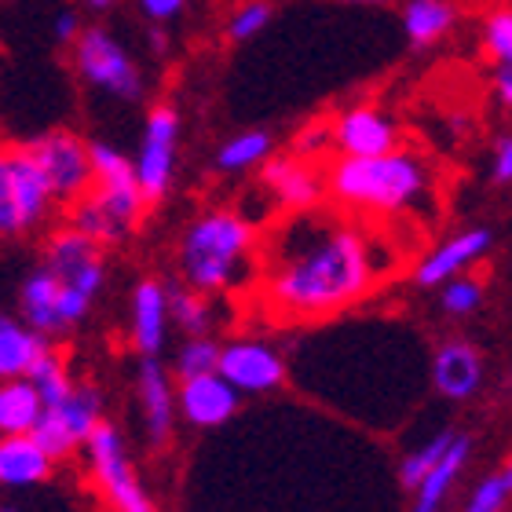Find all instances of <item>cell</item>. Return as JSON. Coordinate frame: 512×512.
<instances>
[{"instance_id":"cell-36","label":"cell","mask_w":512,"mask_h":512,"mask_svg":"<svg viewBox=\"0 0 512 512\" xmlns=\"http://www.w3.org/2000/svg\"><path fill=\"white\" fill-rule=\"evenodd\" d=\"M81 30H85V26H81V15H77L74 8L55 11V19H52V37H55V44H74L77 33H81Z\"/></svg>"},{"instance_id":"cell-20","label":"cell","mask_w":512,"mask_h":512,"mask_svg":"<svg viewBox=\"0 0 512 512\" xmlns=\"http://www.w3.org/2000/svg\"><path fill=\"white\" fill-rule=\"evenodd\" d=\"M19 319L26 322V326H33L41 337H48V341L70 333L63 322V304H59V282H55L44 267H37V271H30V275L22 278Z\"/></svg>"},{"instance_id":"cell-4","label":"cell","mask_w":512,"mask_h":512,"mask_svg":"<svg viewBox=\"0 0 512 512\" xmlns=\"http://www.w3.org/2000/svg\"><path fill=\"white\" fill-rule=\"evenodd\" d=\"M428 187V165L410 150H388L377 158H337L326 176L333 202L363 213H410L425 202Z\"/></svg>"},{"instance_id":"cell-5","label":"cell","mask_w":512,"mask_h":512,"mask_svg":"<svg viewBox=\"0 0 512 512\" xmlns=\"http://www.w3.org/2000/svg\"><path fill=\"white\" fill-rule=\"evenodd\" d=\"M44 271L59 282V304H63L66 330H74L88 319L96 297L107 286V253L99 242L85 238L74 227H55L44 242Z\"/></svg>"},{"instance_id":"cell-43","label":"cell","mask_w":512,"mask_h":512,"mask_svg":"<svg viewBox=\"0 0 512 512\" xmlns=\"http://www.w3.org/2000/svg\"><path fill=\"white\" fill-rule=\"evenodd\" d=\"M0 512H19L15 505H0Z\"/></svg>"},{"instance_id":"cell-30","label":"cell","mask_w":512,"mask_h":512,"mask_svg":"<svg viewBox=\"0 0 512 512\" xmlns=\"http://www.w3.org/2000/svg\"><path fill=\"white\" fill-rule=\"evenodd\" d=\"M216 359H220V341L213 337H187L176 352V377L191 381V377L216 374Z\"/></svg>"},{"instance_id":"cell-28","label":"cell","mask_w":512,"mask_h":512,"mask_svg":"<svg viewBox=\"0 0 512 512\" xmlns=\"http://www.w3.org/2000/svg\"><path fill=\"white\" fill-rule=\"evenodd\" d=\"M169 322H176L187 337H209L213 304L205 293H194V289H169Z\"/></svg>"},{"instance_id":"cell-24","label":"cell","mask_w":512,"mask_h":512,"mask_svg":"<svg viewBox=\"0 0 512 512\" xmlns=\"http://www.w3.org/2000/svg\"><path fill=\"white\" fill-rule=\"evenodd\" d=\"M41 395L30 384V377H11L0 381V439L30 436L41 417Z\"/></svg>"},{"instance_id":"cell-29","label":"cell","mask_w":512,"mask_h":512,"mask_svg":"<svg viewBox=\"0 0 512 512\" xmlns=\"http://www.w3.org/2000/svg\"><path fill=\"white\" fill-rule=\"evenodd\" d=\"M454 436H458L454 428H443V432H436V436L428 439L425 447H417L414 454H406L403 465H399V483H403V491H417V483L432 472V465L443 458V450L450 447V439Z\"/></svg>"},{"instance_id":"cell-23","label":"cell","mask_w":512,"mask_h":512,"mask_svg":"<svg viewBox=\"0 0 512 512\" xmlns=\"http://www.w3.org/2000/svg\"><path fill=\"white\" fill-rule=\"evenodd\" d=\"M469 454H472V439L469 436L450 439V447L443 450V458L432 465V472H428L425 480L417 483L414 512H439V509H443V502L450 498V491H454L458 476L465 472V461H469Z\"/></svg>"},{"instance_id":"cell-41","label":"cell","mask_w":512,"mask_h":512,"mask_svg":"<svg viewBox=\"0 0 512 512\" xmlns=\"http://www.w3.org/2000/svg\"><path fill=\"white\" fill-rule=\"evenodd\" d=\"M341 4H388V0H341Z\"/></svg>"},{"instance_id":"cell-19","label":"cell","mask_w":512,"mask_h":512,"mask_svg":"<svg viewBox=\"0 0 512 512\" xmlns=\"http://www.w3.org/2000/svg\"><path fill=\"white\" fill-rule=\"evenodd\" d=\"M483 384V359L480 352L472 348V341L465 337H450V341L439 344L436 359H432V388H436L443 399H472Z\"/></svg>"},{"instance_id":"cell-42","label":"cell","mask_w":512,"mask_h":512,"mask_svg":"<svg viewBox=\"0 0 512 512\" xmlns=\"http://www.w3.org/2000/svg\"><path fill=\"white\" fill-rule=\"evenodd\" d=\"M502 476H505V483H509V487H512V461L502 469Z\"/></svg>"},{"instance_id":"cell-31","label":"cell","mask_w":512,"mask_h":512,"mask_svg":"<svg viewBox=\"0 0 512 512\" xmlns=\"http://www.w3.org/2000/svg\"><path fill=\"white\" fill-rule=\"evenodd\" d=\"M439 304H443V311H447V315H454V319H465V315H472V311L483 304L480 278L458 275V278H450V282H443V297H439Z\"/></svg>"},{"instance_id":"cell-37","label":"cell","mask_w":512,"mask_h":512,"mask_svg":"<svg viewBox=\"0 0 512 512\" xmlns=\"http://www.w3.org/2000/svg\"><path fill=\"white\" fill-rule=\"evenodd\" d=\"M494 183H512V136H505L494 150Z\"/></svg>"},{"instance_id":"cell-3","label":"cell","mask_w":512,"mask_h":512,"mask_svg":"<svg viewBox=\"0 0 512 512\" xmlns=\"http://www.w3.org/2000/svg\"><path fill=\"white\" fill-rule=\"evenodd\" d=\"M88 154H92V187L77 202L66 205V227L81 231L103 249L121 246L139 227L150 205L139 191L132 161L118 147L96 139L88 143Z\"/></svg>"},{"instance_id":"cell-27","label":"cell","mask_w":512,"mask_h":512,"mask_svg":"<svg viewBox=\"0 0 512 512\" xmlns=\"http://www.w3.org/2000/svg\"><path fill=\"white\" fill-rule=\"evenodd\" d=\"M30 384L37 388V395H41V406L44 410H52V406L66 403L70 399V392H74V377H70V366H66V359L55 348H48V352L33 363L30 374Z\"/></svg>"},{"instance_id":"cell-18","label":"cell","mask_w":512,"mask_h":512,"mask_svg":"<svg viewBox=\"0 0 512 512\" xmlns=\"http://www.w3.org/2000/svg\"><path fill=\"white\" fill-rule=\"evenodd\" d=\"M491 231H483V227H469V231H461V235L447 238L443 246H436L432 253L417 264L414 271V282L421 289H432V286H443L450 278L465 275L472 264H480L487 249H491Z\"/></svg>"},{"instance_id":"cell-1","label":"cell","mask_w":512,"mask_h":512,"mask_svg":"<svg viewBox=\"0 0 512 512\" xmlns=\"http://www.w3.org/2000/svg\"><path fill=\"white\" fill-rule=\"evenodd\" d=\"M392 260L370 231L337 213H289L256 242L253 297L282 326L322 322L370 297Z\"/></svg>"},{"instance_id":"cell-39","label":"cell","mask_w":512,"mask_h":512,"mask_svg":"<svg viewBox=\"0 0 512 512\" xmlns=\"http://www.w3.org/2000/svg\"><path fill=\"white\" fill-rule=\"evenodd\" d=\"M147 41H150V48H154L158 55H165V48H169V37H165V30H161V26H150Z\"/></svg>"},{"instance_id":"cell-7","label":"cell","mask_w":512,"mask_h":512,"mask_svg":"<svg viewBox=\"0 0 512 512\" xmlns=\"http://www.w3.org/2000/svg\"><path fill=\"white\" fill-rule=\"evenodd\" d=\"M85 472L96 494L103 498L110 512H158L154 509V498L147 494L143 480H139L136 465L128 458V443L125 432L110 421H99L92 428V436L85 439Z\"/></svg>"},{"instance_id":"cell-35","label":"cell","mask_w":512,"mask_h":512,"mask_svg":"<svg viewBox=\"0 0 512 512\" xmlns=\"http://www.w3.org/2000/svg\"><path fill=\"white\" fill-rule=\"evenodd\" d=\"M187 8V0H139V11L150 19V26H165L169 19H176Z\"/></svg>"},{"instance_id":"cell-6","label":"cell","mask_w":512,"mask_h":512,"mask_svg":"<svg viewBox=\"0 0 512 512\" xmlns=\"http://www.w3.org/2000/svg\"><path fill=\"white\" fill-rule=\"evenodd\" d=\"M59 213L52 187L30 158L26 143L0 147V242L22 238Z\"/></svg>"},{"instance_id":"cell-16","label":"cell","mask_w":512,"mask_h":512,"mask_svg":"<svg viewBox=\"0 0 512 512\" xmlns=\"http://www.w3.org/2000/svg\"><path fill=\"white\" fill-rule=\"evenodd\" d=\"M242 395L220 374H202L176 384V414L194 428H220L238 414Z\"/></svg>"},{"instance_id":"cell-33","label":"cell","mask_w":512,"mask_h":512,"mask_svg":"<svg viewBox=\"0 0 512 512\" xmlns=\"http://www.w3.org/2000/svg\"><path fill=\"white\" fill-rule=\"evenodd\" d=\"M483 41H487V48H491L498 63L512 66V11H494L491 19H487Z\"/></svg>"},{"instance_id":"cell-11","label":"cell","mask_w":512,"mask_h":512,"mask_svg":"<svg viewBox=\"0 0 512 512\" xmlns=\"http://www.w3.org/2000/svg\"><path fill=\"white\" fill-rule=\"evenodd\" d=\"M103 421V392L96 384H74L70 399L52 410H41L37 428L30 436L48 450L52 461H63L70 454L85 447V439L92 436V428Z\"/></svg>"},{"instance_id":"cell-21","label":"cell","mask_w":512,"mask_h":512,"mask_svg":"<svg viewBox=\"0 0 512 512\" xmlns=\"http://www.w3.org/2000/svg\"><path fill=\"white\" fill-rule=\"evenodd\" d=\"M55 461L48 450L33 436H8L0 439V487L4 491H22V487H37L52 476Z\"/></svg>"},{"instance_id":"cell-26","label":"cell","mask_w":512,"mask_h":512,"mask_svg":"<svg viewBox=\"0 0 512 512\" xmlns=\"http://www.w3.org/2000/svg\"><path fill=\"white\" fill-rule=\"evenodd\" d=\"M454 26V8L447 0H406L403 30L414 44H432Z\"/></svg>"},{"instance_id":"cell-32","label":"cell","mask_w":512,"mask_h":512,"mask_svg":"<svg viewBox=\"0 0 512 512\" xmlns=\"http://www.w3.org/2000/svg\"><path fill=\"white\" fill-rule=\"evenodd\" d=\"M267 22H271V4L267 0H246L242 8H235V15L227 22V37L231 41H253Z\"/></svg>"},{"instance_id":"cell-13","label":"cell","mask_w":512,"mask_h":512,"mask_svg":"<svg viewBox=\"0 0 512 512\" xmlns=\"http://www.w3.org/2000/svg\"><path fill=\"white\" fill-rule=\"evenodd\" d=\"M260 180H264V191L271 194V202H275L286 216L319 209L322 194H326V180L319 176L315 161L297 158V154H286V158H267Z\"/></svg>"},{"instance_id":"cell-22","label":"cell","mask_w":512,"mask_h":512,"mask_svg":"<svg viewBox=\"0 0 512 512\" xmlns=\"http://www.w3.org/2000/svg\"><path fill=\"white\" fill-rule=\"evenodd\" d=\"M48 348H52L48 337H41L33 326H26L19 315L0 311V381L26 377Z\"/></svg>"},{"instance_id":"cell-34","label":"cell","mask_w":512,"mask_h":512,"mask_svg":"<svg viewBox=\"0 0 512 512\" xmlns=\"http://www.w3.org/2000/svg\"><path fill=\"white\" fill-rule=\"evenodd\" d=\"M326 143H330V125H311L297 136V143H293V154H297V158H315Z\"/></svg>"},{"instance_id":"cell-12","label":"cell","mask_w":512,"mask_h":512,"mask_svg":"<svg viewBox=\"0 0 512 512\" xmlns=\"http://www.w3.org/2000/svg\"><path fill=\"white\" fill-rule=\"evenodd\" d=\"M216 374L224 377L238 395H264L286 384V359L267 341L235 337V341L220 344Z\"/></svg>"},{"instance_id":"cell-9","label":"cell","mask_w":512,"mask_h":512,"mask_svg":"<svg viewBox=\"0 0 512 512\" xmlns=\"http://www.w3.org/2000/svg\"><path fill=\"white\" fill-rule=\"evenodd\" d=\"M30 158L44 172V180L52 187L59 209L77 202L81 194L92 187V154H88V139L77 136L74 128H48L41 136L26 143Z\"/></svg>"},{"instance_id":"cell-17","label":"cell","mask_w":512,"mask_h":512,"mask_svg":"<svg viewBox=\"0 0 512 512\" xmlns=\"http://www.w3.org/2000/svg\"><path fill=\"white\" fill-rule=\"evenodd\" d=\"M169 289L161 286L158 278H139L132 289V319H128V333H132V348L143 359H158L169 337Z\"/></svg>"},{"instance_id":"cell-8","label":"cell","mask_w":512,"mask_h":512,"mask_svg":"<svg viewBox=\"0 0 512 512\" xmlns=\"http://www.w3.org/2000/svg\"><path fill=\"white\" fill-rule=\"evenodd\" d=\"M70 55H74L77 77L88 88H96V92H103L110 99H125V103L143 99V88H147L143 70H139L132 52L110 30L85 26V30L77 33V41L70 44Z\"/></svg>"},{"instance_id":"cell-2","label":"cell","mask_w":512,"mask_h":512,"mask_svg":"<svg viewBox=\"0 0 512 512\" xmlns=\"http://www.w3.org/2000/svg\"><path fill=\"white\" fill-rule=\"evenodd\" d=\"M256 227L242 213L209 209L180 238V275L194 293H227L256 275Z\"/></svg>"},{"instance_id":"cell-14","label":"cell","mask_w":512,"mask_h":512,"mask_svg":"<svg viewBox=\"0 0 512 512\" xmlns=\"http://www.w3.org/2000/svg\"><path fill=\"white\" fill-rule=\"evenodd\" d=\"M330 143L341 158H377L399 150V125L377 107H352L330 125Z\"/></svg>"},{"instance_id":"cell-25","label":"cell","mask_w":512,"mask_h":512,"mask_svg":"<svg viewBox=\"0 0 512 512\" xmlns=\"http://www.w3.org/2000/svg\"><path fill=\"white\" fill-rule=\"evenodd\" d=\"M271 147H275V139L271 132L264 128H249V132H238L224 143V147L216 150V172H227V176H238V172H249V169H260L267 158H271Z\"/></svg>"},{"instance_id":"cell-40","label":"cell","mask_w":512,"mask_h":512,"mask_svg":"<svg viewBox=\"0 0 512 512\" xmlns=\"http://www.w3.org/2000/svg\"><path fill=\"white\" fill-rule=\"evenodd\" d=\"M88 8L92 11H107V8H114V0H85Z\"/></svg>"},{"instance_id":"cell-38","label":"cell","mask_w":512,"mask_h":512,"mask_svg":"<svg viewBox=\"0 0 512 512\" xmlns=\"http://www.w3.org/2000/svg\"><path fill=\"white\" fill-rule=\"evenodd\" d=\"M498 99H502L505 107H512V66L498 70Z\"/></svg>"},{"instance_id":"cell-10","label":"cell","mask_w":512,"mask_h":512,"mask_svg":"<svg viewBox=\"0 0 512 512\" xmlns=\"http://www.w3.org/2000/svg\"><path fill=\"white\" fill-rule=\"evenodd\" d=\"M176 150H180V114H176V107L161 103L143 121L139 150L132 158L136 183L147 205H158L169 194L172 176H176Z\"/></svg>"},{"instance_id":"cell-15","label":"cell","mask_w":512,"mask_h":512,"mask_svg":"<svg viewBox=\"0 0 512 512\" xmlns=\"http://www.w3.org/2000/svg\"><path fill=\"white\" fill-rule=\"evenodd\" d=\"M136 399L147 443L150 447H165L172 439V425H176V384L158 359H139Z\"/></svg>"}]
</instances>
